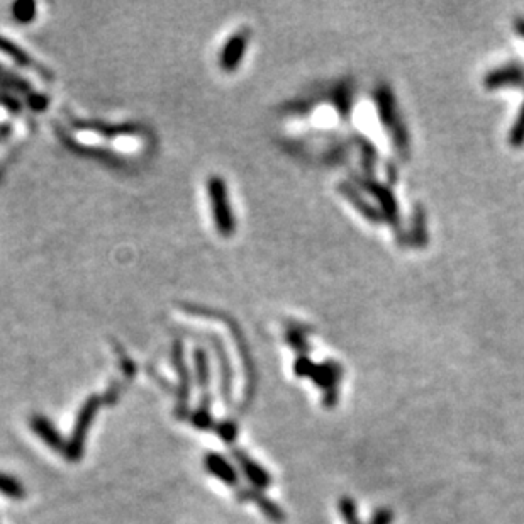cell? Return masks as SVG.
<instances>
[{
    "mask_svg": "<svg viewBox=\"0 0 524 524\" xmlns=\"http://www.w3.org/2000/svg\"><path fill=\"white\" fill-rule=\"evenodd\" d=\"M245 45H246V34L239 33L234 34L229 41L226 43L222 48L221 55V66L222 70L231 71L238 66L239 59H241L243 53H245Z\"/></svg>",
    "mask_w": 524,
    "mask_h": 524,
    "instance_id": "ba28073f",
    "label": "cell"
},
{
    "mask_svg": "<svg viewBox=\"0 0 524 524\" xmlns=\"http://www.w3.org/2000/svg\"><path fill=\"white\" fill-rule=\"evenodd\" d=\"M214 430L219 438H221L222 441H226L227 445L233 443L236 439V434H238V426H236V423L233 421H222V423L215 424Z\"/></svg>",
    "mask_w": 524,
    "mask_h": 524,
    "instance_id": "7c38bea8",
    "label": "cell"
},
{
    "mask_svg": "<svg viewBox=\"0 0 524 524\" xmlns=\"http://www.w3.org/2000/svg\"><path fill=\"white\" fill-rule=\"evenodd\" d=\"M31 430H33L36 436L41 438L51 450L65 455L66 441L63 439V436L59 434V431L56 430L55 424L51 423L46 416L34 414L33 418H31Z\"/></svg>",
    "mask_w": 524,
    "mask_h": 524,
    "instance_id": "5b68a950",
    "label": "cell"
},
{
    "mask_svg": "<svg viewBox=\"0 0 524 524\" xmlns=\"http://www.w3.org/2000/svg\"><path fill=\"white\" fill-rule=\"evenodd\" d=\"M209 201L219 233L229 236L234 229V219L231 214V207L227 206L226 187L221 178H212L209 182Z\"/></svg>",
    "mask_w": 524,
    "mask_h": 524,
    "instance_id": "3957f363",
    "label": "cell"
},
{
    "mask_svg": "<svg viewBox=\"0 0 524 524\" xmlns=\"http://www.w3.org/2000/svg\"><path fill=\"white\" fill-rule=\"evenodd\" d=\"M195 375H197V383L201 389L207 390L209 387V362L204 350H195Z\"/></svg>",
    "mask_w": 524,
    "mask_h": 524,
    "instance_id": "8fae6325",
    "label": "cell"
},
{
    "mask_svg": "<svg viewBox=\"0 0 524 524\" xmlns=\"http://www.w3.org/2000/svg\"><path fill=\"white\" fill-rule=\"evenodd\" d=\"M102 406V399L99 395H90L83 406L80 407L77 419H75L73 431H71L70 439L66 441V450L65 457L70 462H77L83 457V446H85L87 433H89L92 423H94L95 416H97L99 409Z\"/></svg>",
    "mask_w": 524,
    "mask_h": 524,
    "instance_id": "7a4b0ae2",
    "label": "cell"
},
{
    "mask_svg": "<svg viewBox=\"0 0 524 524\" xmlns=\"http://www.w3.org/2000/svg\"><path fill=\"white\" fill-rule=\"evenodd\" d=\"M0 494L7 495L10 499H22L26 495V489H24V486L17 479L0 474Z\"/></svg>",
    "mask_w": 524,
    "mask_h": 524,
    "instance_id": "30bf717a",
    "label": "cell"
},
{
    "mask_svg": "<svg viewBox=\"0 0 524 524\" xmlns=\"http://www.w3.org/2000/svg\"><path fill=\"white\" fill-rule=\"evenodd\" d=\"M238 499L241 502H255L258 504L260 509L263 511V514L267 516L268 519H271V521L275 523H282L283 519H285V514H283V511L280 509V507L275 504L274 501H270V499L265 497V495L262 494V492L257 490V489H243L238 492Z\"/></svg>",
    "mask_w": 524,
    "mask_h": 524,
    "instance_id": "52a82bcc",
    "label": "cell"
},
{
    "mask_svg": "<svg viewBox=\"0 0 524 524\" xmlns=\"http://www.w3.org/2000/svg\"><path fill=\"white\" fill-rule=\"evenodd\" d=\"M204 463H206L207 472H209L211 475H214L215 479H219L221 482L226 483V486H238V472L231 465V462H227L226 457H222V455L219 453H207Z\"/></svg>",
    "mask_w": 524,
    "mask_h": 524,
    "instance_id": "8992f818",
    "label": "cell"
},
{
    "mask_svg": "<svg viewBox=\"0 0 524 524\" xmlns=\"http://www.w3.org/2000/svg\"><path fill=\"white\" fill-rule=\"evenodd\" d=\"M233 457L236 462H238L239 469L243 470L245 477L248 479V482L253 486V489L262 490L267 489L268 486H271V477L270 474L263 469L262 465H258L255 460H251L243 450L239 448H233Z\"/></svg>",
    "mask_w": 524,
    "mask_h": 524,
    "instance_id": "277c9868",
    "label": "cell"
},
{
    "mask_svg": "<svg viewBox=\"0 0 524 524\" xmlns=\"http://www.w3.org/2000/svg\"><path fill=\"white\" fill-rule=\"evenodd\" d=\"M211 402H212L211 395L206 392L201 401V406H199V409L190 416V423L194 424L195 427H199V430H211V427L215 426L214 419H212V414H211Z\"/></svg>",
    "mask_w": 524,
    "mask_h": 524,
    "instance_id": "9c48e42d",
    "label": "cell"
},
{
    "mask_svg": "<svg viewBox=\"0 0 524 524\" xmlns=\"http://www.w3.org/2000/svg\"><path fill=\"white\" fill-rule=\"evenodd\" d=\"M73 124L65 126L62 131V138L65 139L71 148H77L80 151L94 153L97 148H102L107 143L118 151V157L121 165L133 160H146L151 150L150 133L141 127H121V126H97V124H78V121H71Z\"/></svg>",
    "mask_w": 524,
    "mask_h": 524,
    "instance_id": "6da1fadb",
    "label": "cell"
}]
</instances>
